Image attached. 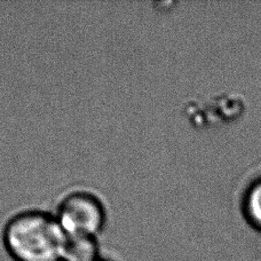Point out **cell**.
<instances>
[{
  "label": "cell",
  "instance_id": "6da1fadb",
  "mask_svg": "<svg viewBox=\"0 0 261 261\" xmlns=\"http://www.w3.org/2000/svg\"><path fill=\"white\" fill-rule=\"evenodd\" d=\"M2 245L12 261H64L68 236L54 213L28 208L4 223Z\"/></svg>",
  "mask_w": 261,
  "mask_h": 261
},
{
  "label": "cell",
  "instance_id": "3957f363",
  "mask_svg": "<svg viewBox=\"0 0 261 261\" xmlns=\"http://www.w3.org/2000/svg\"><path fill=\"white\" fill-rule=\"evenodd\" d=\"M240 211L248 226L261 234V174L244 187L240 198Z\"/></svg>",
  "mask_w": 261,
  "mask_h": 261
},
{
  "label": "cell",
  "instance_id": "7a4b0ae2",
  "mask_svg": "<svg viewBox=\"0 0 261 261\" xmlns=\"http://www.w3.org/2000/svg\"><path fill=\"white\" fill-rule=\"evenodd\" d=\"M54 216L69 240H96L105 231L108 212L99 195L74 189L60 199Z\"/></svg>",
  "mask_w": 261,
  "mask_h": 261
},
{
  "label": "cell",
  "instance_id": "277c9868",
  "mask_svg": "<svg viewBox=\"0 0 261 261\" xmlns=\"http://www.w3.org/2000/svg\"><path fill=\"white\" fill-rule=\"evenodd\" d=\"M64 261H115L106 255L95 240H69Z\"/></svg>",
  "mask_w": 261,
  "mask_h": 261
}]
</instances>
